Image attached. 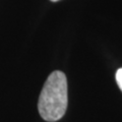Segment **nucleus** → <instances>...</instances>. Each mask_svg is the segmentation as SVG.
Here are the masks:
<instances>
[{
	"label": "nucleus",
	"mask_w": 122,
	"mask_h": 122,
	"mask_svg": "<svg viewBox=\"0 0 122 122\" xmlns=\"http://www.w3.org/2000/svg\"><path fill=\"white\" fill-rule=\"evenodd\" d=\"M51 1H53V2H56V1H59V0H51Z\"/></svg>",
	"instance_id": "obj_3"
},
{
	"label": "nucleus",
	"mask_w": 122,
	"mask_h": 122,
	"mask_svg": "<svg viewBox=\"0 0 122 122\" xmlns=\"http://www.w3.org/2000/svg\"><path fill=\"white\" fill-rule=\"evenodd\" d=\"M67 104L66 76L62 71H53L48 76L38 102L40 116L48 122L58 121L65 114Z\"/></svg>",
	"instance_id": "obj_1"
},
{
	"label": "nucleus",
	"mask_w": 122,
	"mask_h": 122,
	"mask_svg": "<svg viewBox=\"0 0 122 122\" xmlns=\"http://www.w3.org/2000/svg\"><path fill=\"white\" fill-rule=\"evenodd\" d=\"M115 77H116L117 85H118V86L120 87V90L122 92V68H119V69L117 70Z\"/></svg>",
	"instance_id": "obj_2"
}]
</instances>
